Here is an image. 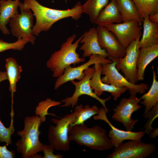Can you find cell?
I'll list each match as a JSON object with an SVG mask.
<instances>
[{
    "label": "cell",
    "mask_w": 158,
    "mask_h": 158,
    "mask_svg": "<svg viewBox=\"0 0 158 158\" xmlns=\"http://www.w3.org/2000/svg\"><path fill=\"white\" fill-rule=\"evenodd\" d=\"M23 4L24 7L32 11L35 17L36 23L32 29V33L36 36L42 31L49 30L54 24L61 19L71 17L78 20L82 13L80 2L71 8L64 10L44 6L36 0H25Z\"/></svg>",
    "instance_id": "obj_1"
},
{
    "label": "cell",
    "mask_w": 158,
    "mask_h": 158,
    "mask_svg": "<svg viewBox=\"0 0 158 158\" xmlns=\"http://www.w3.org/2000/svg\"><path fill=\"white\" fill-rule=\"evenodd\" d=\"M68 134L70 141L92 149L102 151L114 147L106 130L97 125L90 128L85 123L69 126Z\"/></svg>",
    "instance_id": "obj_2"
},
{
    "label": "cell",
    "mask_w": 158,
    "mask_h": 158,
    "mask_svg": "<svg viewBox=\"0 0 158 158\" xmlns=\"http://www.w3.org/2000/svg\"><path fill=\"white\" fill-rule=\"evenodd\" d=\"M23 129L17 132L21 139L16 143V150L23 158H35L37 152H42L43 144L39 140L42 123L39 116H27L24 120Z\"/></svg>",
    "instance_id": "obj_3"
},
{
    "label": "cell",
    "mask_w": 158,
    "mask_h": 158,
    "mask_svg": "<svg viewBox=\"0 0 158 158\" xmlns=\"http://www.w3.org/2000/svg\"><path fill=\"white\" fill-rule=\"evenodd\" d=\"M76 37V35L73 34L68 37L61 44L60 49L53 53L47 61V66L53 72L54 77L61 76L65 69L71 64L75 66L85 61V58L80 57L76 52L82 36L73 43Z\"/></svg>",
    "instance_id": "obj_4"
},
{
    "label": "cell",
    "mask_w": 158,
    "mask_h": 158,
    "mask_svg": "<svg viewBox=\"0 0 158 158\" xmlns=\"http://www.w3.org/2000/svg\"><path fill=\"white\" fill-rule=\"evenodd\" d=\"M75 115L73 112L60 119L53 118L51 121L55 126H50L48 138L50 145L56 150L67 151L70 149L68 129L70 124L75 121Z\"/></svg>",
    "instance_id": "obj_5"
},
{
    "label": "cell",
    "mask_w": 158,
    "mask_h": 158,
    "mask_svg": "<svg viewBox=\"0 0 158 158\" xmlns=\"http://www.w3.org/2000/svg\"><path fill=\"white\" fill-rule=\"evenodd\" d=\"M113 61L111 63L102 65V74L104 76L101 78L102 82L117 87H126L130 95H136L143 94L149 88L148 84L142 83L139 84L132 83L122 75L116 67L117 63L114 59H109Z\"/></svg>",
    "instance_id": "obj_6"
},
{
    "label": "cell",
    "mask_w": 158,
    "mask_h": 158,
    "mask_svg": "<svg viewBox=\"0 0 158 158\" xmlns=\"http://www.w3.org/2000/svg\"><path fill=\"white\" fill-rule=\"evenodd\" d=\"M19 6L20 9V14L15 15L10 19L9 22L11 32L18 39H25L34 45L36 37L32 33L33 14L30 9L24 7L20 2Z\"/></svg>",
    "instance_id": "obj_7"
},
{
    "label": "cell",
    "mask_w": 158,
    "mask_h": 158,
    "mask_svg": "<svg viewBox=\"0 0 158 158\" xmlns=\"http://www.w3.org/2000/svg\"><path fill=\"white\" fill-rule=\"evenodd\" d=\"M94 71V67H89L84 71L85 75L82 80L78 82L74 80L71 81V83L75 87V91L71 97H66L61 100V102L64 104L60 107H67L71 106L73 109L75 106L77 105L79 98L83 95H86L97 100L108 112L109 109L106 106V102L110 99L111 96L105 99L100 98L94 93L90 85V80Z\"/></svg>",
    "instance_id": "obj_8"
},
{
    "label": "cell",
    "mask_w": 158,
    "mask_h": 158,
    "mask_svg": "<svg viewBox=\"0 0 158 158\" xmlns=\"http://www.w3.org/2000/svg\"><path fill=\"white\" fill-rule=\"evenodd\" d=\"M141 100L136 95H131L128 98H122L118 105L113 109L114 113L111 118L122 123L126 130L132 131L138 120L132 118V115L142 107L138 104Z\"/></svg>",
    "instance_id": "obj_9"
},
{
    "label": "cell",
    "mask_w": 158,
    "mask_h": 158,
    "mask_svg": "<svg viewBox=\"0 0 158 158\" xmlns=\"http://www.w3.org/2000/svg\"><path fill=\"white\" fill-rule=\"evenodd\" d=\"M155 145L141 141L129 140L115 147L107 158H146L153 152Z\"/></svg>",
    "instance_id": "obj_10"
},
{
    "label": "cell",
    "mask_w": 158,
    "mask_h": 158,
    "mask_svg": "<svg viewBox=\"0 0 158 158\" xmlns=\"http://www.w3.org/2000/svg\"><path fill=\"white\" fill-rule=\"evenodd\" d=\"M140 38H138L132 41L125 48L126 54L123 58L115 59L117 62L116 67L117 70L121 71L126 80L134 84L138 82L137 65L140 49Z\"/></svg>",
    "instance_id": "obj_11"
},
{
    "label": "cell",
    "mask_w": 158,
    "mask_h": 158,
    "mask_svg": "<svg viewBox=\"0 0 158 158\" xmlns=\"http://www.w3.org/2000/svg\"><path fill=\"white\" fill-rule=\"evenodd\" d=\"M105 27L114 35L125 48L132 41L140 37L142 28L136 20L111 24Z\"/></svg>",
    "instance_id": "obj_12"
},
{
    "label": "cell",
    "mask_w": 158,
    "mask_h": 158,
    "mask_svg": "<svg viewBox=\"0 0 158 158\" xmlns=\"http://www.w3.org/2000/svg\"><path fill=\"white\" fill-rule=\"evenodd\" d=\"M88 61L86 62L77 67H67L63 74L58 78L55 83L54 88L57 90L65 83L75 79L78 80H82L84 77V71L91 65L96 63L104 64L111 63L113 61L101 56L92 55L89 56Z\"/></svg>",
    "instance_id": "obj_13"
},
{
    "label": "cell",
    "mask_w": 158,
    "mask_h": 158,
    "mask_svg": "<svg viewBox=\"0 0 158 158\" xmlns=\"http://www.w3.org/2000/svg\"><path fill=\"white\" fill-rule=\"evenodd\" d=\"M107 113L104 108L102 107L99 109L98 114L94 116L93 118L95 120L104 121L111 127L108 136L114 147L118 146L123 143L124 140H133L141 141L142 138L145 134L144 131L133 132L118 129L114 126L109 121L106 115Z\"/></svg>",
    "instance_id": "obj_14"
},
{
    "label": "cell",
    "mask_w": 158,
    "mask_h": 158,
    "mask_svg": "<svg viewBox=\"0 0 158 158\" xmlns=\"http://www.w3.org/2000/svg\"><path fill=\"white\" fill-rule=\"evenodd\" d=\"M96 28L99 44L107 54L109 59L123 58L126 54L125 48L114 35L105 27L97 25Z\"/></svg>",
    "instance_id": "obj_15"
},
{
    "label": "cell",
    "mask_w": 158,
    "mask_h": 158,
    "mask_svg": "<svg viewBox=\"0 0 158 158\" xmlns=\"http://www.w3.org/2000/svg\"><path fill=\"white\" fill-rule=\"evenodd\" d=\"M95 71L92 77L90 80V87L94 93L99 97L104 92L110 93L113 97L114 100L116 101L121 95L128 90L126 87H117L102 82L101 75L102 65L100 63L94 64Z\"/></svg>",
    "instance_id": "obj_16"
},
{
    "label": "cell",
    "mask_w": 158,
    "mask_h": 158,
    "mask_svg": "<svg viewBox=\"0 0 158 158\" xmlns=\"http://www.w3.org/2000/svg\"><path fill=\"white\" fill-rule=\"evenodd\" d=\"M82 36L80 43L83 44L80 47L79 49L83 51V57L92 55H99L105 58L108 57L106 52L101 47L99 44L96 28L94 27L90 28Z\"/></svg>",
    "instance_id": "obj_17"
},
{
    "label": "cell",
    "mask_w": 158,
    "mask_h": 158,
    "mask_svg": "<svg viewBox=\"0 0 158 158\" xmlns=\"http://www.w3.org/2000/svg\"><path fill=\"white\" fill-rule=\"evenodd\" d=\"M158 56V44L139 50L137 62L138 81L144 79L147 66Z\"/></svg>",
    "instance_id": "obj_18"
},
{
    "label": "cell",
    "mask_w": 158,
    "mask_h": 158,
    "mask_svg": "<svg viewBox=\"0 0 158 158\" xmlns=\"http://www.w3.org/2000/svg\"><path fill=\"white\" fill-rule=\"evenodd\" d=\"M123 22L115 0L110 1L101 11L94 24L102 26Z\"/></svg>",
    "instance_id": "obj_19"
},
{
    "label": "cell",
    "mask_w": 158,
    "mask_h": 158,
    "mask_svg": "<svg viewBox=\"0 0 158 158\" xmlns=\"http://www.w3.org/2000/svg\"><path fill=\"white\" fill-rule=\"evenodd\" d=\"M19 0H0V30L5 35L10 32L6 27L10 19L18 13Z\"/></svg>",
    "instance_id": "obj_20"
},
{
    "label": "cell",
    "mask_w": 158,
    "mask_h": 158,
    "mask_svg": "<svg viewBox=\"0 0 158 158\" xmlns=\"http://www.w3.org/2000/svg\"><path fill=\"white\" fill-rule=\"evenodd\" d=\"M143 32L139 40L140 48L150 47L158 44V23L150 21L148 16L142 20Z\"/></svg>",
    "instance_id": "obj_21"
},
{
    "label": "cell",
    "mask_w": 158,
    "mask_h": 158,
    "mask_svg": "<svg viewBox=\"0 0 158 158\" xmlns=\"http://www.w3.org/2000/svg\"><path fill=\"white\" fill-rule=\"evenodd\" d=\"M5 67L7 79L9 83V90L11 92L12 105L13 103V96L16 91V83L20 78L22 67L19 65L14 58L10 57L6 60Z\"/></svg>",
    "instance_id": "obj_22"
},
{
    "label": "cell",
    "mask_w": 158,
    "mask_h": 158,
    "mask_svg": "<svg viewBox=\"0 0 158 158\" xmlns=\"http://www.w3.org/2000/svg\"><path fill=\"white\" fill-rule=\"evenodd\" d=\"M122 17L123 22L137 21L141 25L142 22L136 7L132 0H115Z\"/></svg>",
    "instance_id": "obj_23"
},
{
    "label": "cell",
    "mask_w": 158,
    "mask_h": 158,
    "mask_svg": "<svg viewBox=\"0 0 158 158\" xmlns=\"http://www.w3.org/2000/svg\"><path fill=\"white\" fill-rule=\"evenodd\" d=\"M152 70L153 81L151 87L147 92L144 93L140 98V104L144 107V114L147 112L158 104V82L154 66H152Z\"/></svg>",
    "instance_id": "obj_24"
},
{
    "label": "cell",
    "mask_w": 158,
    "mask_h": 158,
    "mask_svg": "<svg viewBox=\"0 0 158 158\" xmlns=\"http://www.w3.org/2000/svg\"><path fill=\"white\" fill-rule=\"evenodd\" d=\"M109 0H87L81 6L82 13L88 15L90 22L94 23L101 11L108 4Z\"/></svg>",
    "instance_id": "obj_25"
},
{
    "label": "cell",
    "mask_w": 158,
    "mask_h": 158,
    "mask_svg": "<svg viewBox=\"0 0 158 158\" xmlns=\"http://www.w3.org/2000/svg\"><path fill=\"white\" fill-rule=\"evenodd\" d=\"M99 109L96 105H94L91 107L88 104L84 107L81 104L76 105L73 111L75 115V120L69 126L72 127L74 125L84 123L86 121L98 114Z\"/></svg>",
    "instance_id": "obj_26"
},
{
    "label": "cell",
    "mask_w": 158,
    "mask_h": 158,
    "mask_svg": "<svg viewBox=\"0 0 158 158\" xmlns=\"http://www.w3.org/2000/svg\"><path fill=\"white\" fill-rule=\"evenodd\" d=\"M142 20L151 14L158 12V0H132Z\"/></svg>",
    "instance_id": "obj_27"
},
{
    "label": "cell",
    "mask_w": 158,
    "mask_h": 158,
    "mask_svg": "<svg viewBox=\"0 0 158 158\" xmlns=\"http://www.w3.org/2000/svg\"><path fill=\"white\" fill-rule=\"evenodd\" d=\"M62 103L61 102L56 101L51 99L50 98H47L44 101L40 102L38 106L36 107V114L40 116L42 123L46 121V116L50 114L55 116V114H49L47 111L49 108L52 106L60 105Z\"/></svg>",
    "instance_id": "obj_28"
},
{
    "label": "cell",
    "mask_w": 158,
    "mask_h": 158,
    "mask_svg": "<svg viewBox=\"0 0 158 158\" xmlns=\"http://www.w3.org/2000/svg\"><path fill=\"white\" fill-rule=\"evenodd\" d=\"M28 42L27 40L21 38L15 42L8 43L0 39V52L9 49L21 51Z\"/></svg>",
    "instance_id": "obj_29"
},
{
    "label": "cell",
    "mask_w": 158,
    "mask_h": 158,
    "mask_svg": "<svg viewBox=\"0 0 158 158\" xmlns=\"http://www.w3.org/2000/svg\"><path fill=\"white\" fill-rule=\"evenodd\" d=\"M14 129L13 120H11L10 126L6 128L0 120V142H5L7 145H11V135L13 134Z\"/></svg>",
    "instance_id": "obj_30"
},
{
    "label": "cell",
    "mask_w": 158,
    "mask_h": 158,
    "mask_svg": "<svg viewBox=\"0 0 158 158\" xmlns=\"http://www.w3.org/2000/svg\"><path fill=\"white\" fill-rule=\"evenodd\" d=\"M158 104L147 112L144 114L143 116L144 118L145 119H149L144 127L145 133L149 135L154 129L152 127L151 125L154 120L158 117Z\"/></svg>",
    "instance_id": "obj_31"
},
{
    "label": "cell",
    "mask_w": 158,
    "mask_h": 158,
    "mask_svg": "<svg viewBox=\"0 0 158 158\" xmlns=\"http://www.w3.org/2000/svg\"><path fill=\"white\" fill-rule=\"evenodd\" d=\"M54 148L51 145L43 144L42 152L44 153V155L43 158H62L63 155L60 154H54Z\"/></svg>",
    "instance_id": "obj_32"
},
{
    "label": "cell",
    "mask_w": 158,
    "mask_h": 158,
    "mask_svg": "<svg viewBox=\"0 0 158 158\" xmlns=\"http://www.w3.org/2000/svg\"><path fill=\"white\" fill-rule=\"evenodd\" d=\"M15 156L16 153L14 151L8 150L6 145L0 146V158H13Z\"/></svg>",
    "instance_id": "obj_33"
},
{
    "label": "cell",
    "mask_w": 158,
    "mask_h": 158,
    "mask_svg": "<svg viewBox=\"0 0 158 158\" xmlns=\"http://www.w3.org/2000/svg\"><path fill=\"white\" fill-rule=\"evenodd\" d=\"M148 18L151 22L158 23V12L150 14L148 16Z\"/></svg>",
    "instance_id": "obj_34"
},
{
    "label": "cell",
    "mask_w": 158,
    "mask_h": 158,
    "mask_svg": "<svg viewBox=\"0 0 158 158\" xmlns=\"http://www.w3.org/2000/svg\"><path fill=\"white\" fill-rule=\"evenodd\" d=\"M158 128H155L153 129L149 134L150 137L152 139L155 138L158 134Z\"/></svg>",
    "instance_id": "obj_35"
},
{
    "label": "cell",
    "mask_w": 158,
    "mask_h": 158,
    "mask_svg": "<svg viewBox=\"0 0 158 158\" xmlns=\"http://www.w3.org/2000/svg\"></svg>",
    "instance_id": "obj_36"
}]
</instances>
